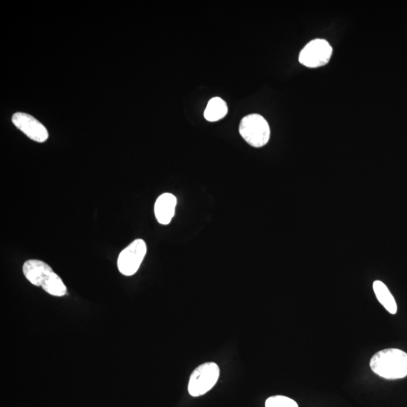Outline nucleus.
I'll return each instance as SVG.
<instances>
[{
  "label": "nucleus",
  "instance_id": "f03ea898",
  "mask_svg": "<svg viewBox=\"0 0 407 407\" xmlns=\"http://www.w3.org/2000/svg\"><path fill=\"white\" fill-rule=\"evenodd\" d=\"M370 366L372 371L382 378L404 379L407 376V353L397 349H383L372 357Z\"/></svg>",
  "mask_w": 407,
  "mask_h": 407
},
{
  "label": "nucleus",
  "instance_id": "7ed1b4c3",
  "mask_svg": "<svg viewBox=\"0 0 407 407\" xmlns=\"http://www.w3.org/2000/svg\"><path fill=\"white\" fill-rule=\"evenodd\" d=\"M240 132L243 139L253 148H263L270 139V128L259 114H251L240 123Z\"/></svg>",
  "mask_w": 407,
  "mask_h": 407
},
{
  "label": "nucleus",
  "instance_id": "6e6552de",
  "mask_svg": "<svg viewBox=\"0 0 407 407\" xmlns=\"http://www.w3.org/2000/svg\"><path fill=\"white\" fill-rule=\"evenodd\" d=\"M176 198L171 194L161 195L155 204L154 211L156 220L160 224H170L175 213Z\"/></svg>",
  "mask_w": 407,
  "mask_h": 407
},
{
  "label": "nucleus",
  "instance_id": "f257e3e1",
  "mask_svg": "<svg viewBox=\"0 0 407 407\" xmlns=\"http://www.w3.org/2000/svg\"><path fill=\"white\" fill-rule=\"evenodd\" d=\"M23 272L26 279L38 287H42L48 294L63 296L67 294V287L52 268L41 260L30 259L23 266Z\"/></svg>",
  "mask_w": 407,
  "mask_h": 407
},
{
  "label": "nucleus",
  "instance_id": "20e7f679",
  "mask_svg": "<svg viewBox=\"0 0 407 407\" xmlns=\"http://www.w3.org/2000/svg\"><path fill=\"white\" fill-rule=\"evenodd\" d=\"M220 376L217 364L209 362L198 366L191 374L188 391L191 396H202L216 385Z\"/></svg>",
  "mask_w": 407,
  "mask_h": 407
},
{
  "label": "nucleus",
  "instance_id": "423d86ee",
  "mask_svg": "<svg viewBox=\"0 0 407 407\" xmlns=\"http://www.w3.org/2000/svg\"><path fill=\"white\" fill-rule=\"evenodd\" d=\"M333 49L325 40H314L307 44L299 54V60L303 65L316 68L325 66L332 58Z\"/></svg>",
  "mask_w": 407,
  "mask_h": 407
},
{
  "label": "nucleus",
  "instance_id": "0eeeda50",
  "mask_svg": "<svg viewBox=\"0 0 407 407\" xmlns=\"http://www.w3.org/2000/svg\"><path fill=\"white\" fill-rule=\"evenodd\" d=\"M12 121L21 132L30 139L43 143L48 140L49 132L41 122L30 115L24 113H16L13 115Z\"/></svg>",
  "mask_w": 407,
  "mask_h": 407
},
{
  "label": "nucleus",
  "instance_id": "9b49d317",
  "mask_svg": "<svg viewBox=\"0 0 407 407\" xmlns=\"http://www.w3.org/2000/svg\"><path fill=\"white\" fill-rule=\"evenodd\" d=\"M266 407H298V405L288 397L278 395L268 398Z\"/></svg>",
  "mask_w": 407,
  "mask_h": 407
},
{
  "label": "nucleus",
  "instance_id": "39448f33",
  "mask_svg": "<svg viewBox=\"0 0 407 407\" xmlns=\"http://www.w3.org/2000/svg\"><path fill=\"white\" fill-rule=\"evenodd\" d=\"M147 251V244L143 240H136L130 243L121 251L118 257L119 272L126 276L135 275L139 270Z\"/></svg>",
  "mask_w": 407,
  "mask_h": 407
},
{
  "label": "nucleus",
  "instance_id": "1a4fd4ad",
  "mask_svg": "<svg viewBox=\"0 0 407 407\" xmlns=\"http://www.w3.org/2000/svg\"><path fill=\"white\" fill-rule=\"evenodd\" d=\"M374 293L379 302L389 313L395 314L397 305L393 294L387 286L380 281H375L373 285Z\"/></svg>",
  "mask_w": 407,
  "mask_h": 407
},
{
  "label": "nucleus",
  "instance_id": "9d476101",
  "mask_svg": "<svg viewBox=\"0 0 407 407\" xmlns=\"http://www.w3.org/2000/svg\"><path fill=\"white\" fill-rule=\"evenodd\" d=\"M228 113V106L224 100L213 97L207 104L204 116L206 120L217 121L224 118Z\"/></svg>",
  "mask_w": 407,
  "mask_h": 407
}]
</instances>
